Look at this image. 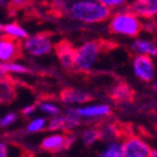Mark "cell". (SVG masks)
Masks as SVG:
<instances>
[{"mask_svg": "<svg viewBox=\"0 0 157 157\" xmlns=\"http://www.w3.org/2000/svg\"><path fill=\"white\" fill-rule=\"evenodd\" d=\"M102 42L101 40H88L81 47L75 49V58L74 65L78 71H89L96 63L101 50H102Z\"/></svg>", "mask_w": 157, "mask_h": 157, "instance_id": "3", "label": "cell"}, {"mask_svg": "<svg viewBox=\"0 0 157 157\" xmlns=\"http://www.w3.org/2000/svg\"><path fill=\"white\" fill-rule=\"evenodd\" d=\"M44 124H45V121L43 118L34 120L28 126V132H38V131H40V129L44 128Z\"/></svg>", "mask_w": 157, "mask_h": 157, "instance_id": "20", "label": "cell"}, {"mask_svg": "<svg viewBox=\"0 0 157 157\" xmlns=\"http://www.w3.org/2000/svg\"><path fill=\"white\" fill-rule=\"evenodd\" d=\"M128 10L143 19H152L157 17V0H133Z\"/></svg>", "mask_w": 157, "mask_h": 157, "instance_id": "11", "label": "cell"}, {"mask_svg": "<svg viewBox=\"0 0 157 157\" xmlns=\"http://www.w3.org/2000/svg\"><path fill=\"white\" fill-rule=\"evenodd\" d=\"M123 157H153L152 148L137 136L128 135L122 145Z\"/></svg>", "mask_w": 157, "mask_h": 157, "instance_id": "6", "label": "cell"}, {"mask_svg": "<svg viewBox=\"0 0 157 157\" xmlns=\"http://www.w3.org/2000/svg\"><path fill=\"white\" fill-rule=\"evenodd\" d=\"M59 98L64 103H87V102L93 101V97L90 94L82 92V90L71 88V87L62 89L59 93Z\"/></svg>", "mask_w": 157, "mask_h": 157, "instance_id": "12", "label": "cell"}, {"mask_svg": "<svg viewBox=\"0 0 157 157\" xmlns=\"http://www.w3.org/2000/svg\"><path fill=\"white\" fill-rule=\"evenodd\" d=\"M132 50L137 54H146L150 57H157V45L153 42L145 39H136L131 45Z\"/></svg>", "mask_w": 157, "mask_h": 157, "instance_id": "14", "label": "cell"}, {"mask_svg": "<svg viewBox=\"0 0 157 157\" xmlns=\"http://www.w3.org/2000/svg\"><path fill=\"white\" fill-rule=\"evenodd\" d=\"M3 29H4V24L0 23V33H3Z\"/></svg>", "mask_w": 157, "mask_h": 157, "instance_id": "29", "label": "cell"}, {"mask_svg": "<svg viewBox=\"0 0 157 157\" xmlns=\"http://www.w3.org/2000/svg\"><path fill=\"white\" fill-rule=\"evenodd\" d=\"M28 3V0H10V6L11 8H21Z\"/></svg>", "mask_w": 157, "mask_h": 157, "instance_id": "24", "label": "cell"}, {"mask_svg": "<svg viewBox=\"0 0 157 157\" xmlns=\"http://www.w3.org/2000/svg\"><path fill=\"white\" fill-rule=\"evenodd\" d=\"M54 52L62 64V67L65 69H75L74 58H75V48L73 44L65 39H62L54 45Z\"/></svg>", "mask_w": 157, "mask_h": 157, "instance_id": "9", "label": "cell"}, {"mask_svg": "<svg viewBox=\"0 0 157 157\" xmlns=\"http://www.w3.org/2000/svg\"><path fill=\"white\" fill-rule=\"evenodd\" d=\"M4 69H5L6 73H28L29 72L28 67L17 63L15 60L14 62H5L4 63Z\"/></svg>", "mask_w": 157, "mask_h": 157, "instance_id": "19", "label": "cell"}, {"mask_svg": "<svg viewBox=\"0 0 157 157\" xmlns=\"http://www.w3.org/2000/svg\"><path fill=\"white\" fill-rule=\"evenodd\" d=\"M133 72L142 82H150L155 77V63L150 56L137 54L133 58Z\"/></svg>", "mask_w": 157, "mask_h": 157, "instance_id": "8", "label": "cell"}, {"mask_svg": "<svg viewBox=\"0 0 157 157\" xmlns=\"http://www.w3.org/2000/svg\"><path fill=\"white\" fill-rule=\"evenodd\" d=\"M104 129L99 128V127H92V128H88L86 132L83 133V142L87 147L92 146L94 142L99 141V140H104Z\"/></svg>", "mask_w": 157, "mask_h": 157, "instance_id": "17", "label": "cell"}, {"mask_svg": "<svg viewBox=\"0 0 157 157\" xmlns=\"http://www.w3.org/2000/svg\"><path fill=\"white\" fill-rule=\"evenodd\" d=\"M75 138L68 135H52L45 137L42 143L40 148L49 153H59L63 151H67L72 147Z\"/></svg>", "mask_w": 157, "mask_h": 157, "instance_id": "7", "label": "cell"}, {"mask_svg": "<svg viewBox=\"0 0 157 157\" xmlns=\"http://www.w3.org/2000/svg\"><path fill=\"white\" fill-rule=\"evenodd\" d=\"M23 56V44L19 39L9 35H0V60L14 62Z\"/></svg>", "mask_w": 157, "mask_h": 157, "instance_id": "5", "label": "cell"}, {"mask_svg": "<svg viewBox=\"0 0 157 157\" xmlns=\"http://www.w3.org/2000/svg\"><path fill=\"white\" fill-rule=\"evenodd\" d=\"M108 30L114 35L135 38L143 30V24L135 13L131 10H123L112 15L108 23Z\"/></svg>", "mask_w": 157, "mask_h": 157, "instance_id": "2", "label": "cell"}, {"mask_svg": "<svg viewBox=\"0 0 157 157\" xmlns=\"http://www.w3.org/2000/svg\"><path fill=\"white\" fill-rule=\"evenodd\" d=\"M0 157H8V147L3 142H0Z\"/></svg>", "mask_w": 157, "mask_h": 157, "instance_id": "25", "label": "cell"}, {"mask_svg": "<svg viewBox=\"0 0 157 157\" xmlns=\"http://www.w3.org/2000/svg\"><path fill=\"white\" fill-rule=\"evenodd\" d=\"M3 33L5 35H9V36H13V38H15V39H24L25 38H28V32L25 30L20 24H18L17 21H11V23H8L4 25V29H3Z\"/></svg>", "mask_w": 157, "mask_h": 157, "instance_id": "16", "label": "cell"}, {"mask_svg": "<svg viewBox=\"0 0 157 157\" xmlns=\"http://www.w3.org/2000/svg\"><path fill=\"white\" fill-rule=\"evenodd\" d=\"M17 120V114L15 113H8L5 117H3L0 120V127H8L11 123H14Z\"/></svg>", "mask_w": 157, "mask_h": 157, "instance_id": "22", "label": "cell"}, {"mask_svg": "<svg viewBox=\"0 0 157 157\" xmlns=\"http://www.w3.org/2000/svg\"><path fill=\"white\" fill-rule=\"evenodd\" d=\"M17 98V88L14 81L8 74L6 77L0 79V103L10 104Z\"/></svg>", "mask_w": 157, "mask_h": 157, "instance_id": "13", "label": "cell"}, {"mask_svg": "<svg viewBox=\"0 0 157 157\" xmlns=\"http://www.w3.org/2000/svg\"><path fill=\"white\" fill-rule=\"evenodd\" d=\"M53 49V43H52L50 33L42 32L36 33L34 35H28V38L24 39L23 50L32 57H40L49 54Z\"/></svg>", "mask_w": 157, "mask_h": 157, "instance_id": "4", "label": "cell"}, {"mask_svg": "<svg viewBox=\"0 0 157 157\" xmlns=\"http://www.w3.org/2000/svg\"><path fill=\"white\" fill-rule=\"evenodd\" d=\"M8 74H9V73H6L5 69H4V62L0 60V79H2V78H4V77H6Z\"/></svg>", "mask_w": 157, "mask_h": 157, "instance_id": "27", "label": "cell"}, {"mask_svg": "<svg viewBox=\"0 0 157 157\" xmlns=\"http://www.w3.org/2000/svg\"><path fill=\"white\" fill-rule=\"evenodd\" d=\"M68 15L77 21L96 24L106 21L111 17V9L101 4L98 0H77L69 5Z\"/></svg>", "mask_w": 157, "mask_h": 157, "instance_id": "1", "label": "cell"}, {"mask_svg": "<svg viewBox=\"0 0 157 157\" xmlns=\"http://www.w3.org/2000/svg\"><path fill=\"white\" fill-rule=\"evenodd\" d=\"M152 156H153V157H157V150L152 151Z\"/></svg>", "mask_w": 157, "mask_h": 157, "instance_id": "30", "label": "cell"}, {"mask_svg": "<svg viewBox=\"0 0 157 157\" xmlns=\"http://www.w3.org/2000/svg\"><path fill=\"white\" fill-rule=\"evenodd\" d=\"M155 90H156V93H157V84L155 86Z\"/></svg>", "mask_w": 157, "mask_h": 157, "instance_id": "31", "label": "cell"}, {"mask_svg": "<svg viewBox=\"0 0 157 157\" xmlns=\"http://www.w3.org/2000/svg\"><path fill=\"white\" fill-rule=\"evenodd\" d=\"M75 112L79 116L84 117H97V116H109L112 113L111 107L106 104H99L94 107H87V108H78Z\"/></svg>", "mask_w": 157, "mask_h": 157, "instance_id": "15", "label": "cell"}, {"mask_svg": "<svg viewBox=\"0 0 157 157\" xmlns=\"http://www.w3.org/2000/svg\"><path fill=\"white\" fill-rule=\"evenodd\" d=\"M108 97L117 104L132 103L136 97V90L127 82L121 81L112 87V89L108 92Z\"/></svg>", "mask_w": 157, "mask_h": 157, "instance_id": "10", "label": "cell"}, {"mask_svg": "<svg viewBox=\"0 0 157 157\" xmlns=\"http://www.w3.org/2000/svg\"><path fill=\"white\" fill-rule=\"evenodd\" d=\"M99 157H123V151H122V146L118 143H112L107 147L106 151H103Z\"/></svg>", "mask_w": 157, "mask_h": 157, "instance_id": "18", "label": "cell"}, {"mask_svg": "<svg viewBox=\"0 0 157 157\" xmlns=\"http://www.w3.org/2000/svg\"><path fill=\"white\" fill-rule=\"evenodd\" d=\"M42 111L48 113V114H57L59 113V108L57 106H54V104H50V103H43L40 106Z\"/></svg>", "mask_w": 157, "mask_h": 157, "instance_id": "23", "label": "cell"}, {"mask_svg": "<svg viewBox=\"0 0 157 157\" xmlns=\"http://www.w3.org/2000/svg\"><path fill=\"white\" fill-rule=\"evenodd\" d=\"M155 128H156V132H157V123H156V126H155Z\"/></svg>", "mask_w": 157, "mask_h": 157, "instance_id": "32", "label": "cell"}, {"mask_svg": "<svg viewBox=\"0 0 157 157\" xmlns=\"http://www.w3.org/2000/svg\"><path fill=\"white\" fill-rule=\"evenodd\" d=\"M101 4H103L104 6H107L109 9H113V8H118V6H122L124 5L128 0H98Z\"/></svg>", "mask_w": 157, "mask_h": 157, "instance_id": "21", "label": "cell"}, {"mask_svg": "<svg viewBox=\"0 0 157 157\" xmlns=\"http://www.w3.org/2000/svg\"><path fill=\"white\" fill-rule=\"evenodd\" d=\"M6 4V0H0V6H3Z\"/></svg>", "mask_w": 157, "mask_h": 157, "instance_id": "28", "label": "cell"}, {"mask_svg": "<svg viewBox=\"0 0 157 157\" xmlns=\"http://www.w3.org/2000/svg\"><path fill=\"white\" fill-rule=\"evenodd\" d=\"M34 111H35V104H30V106H28L27 108H24V109L21 111V113L25 114V116H29V114L33 113Z\"/></svg>", "mask_w": 157, "mask_h": 157, "instance_id": "26", "label": "cell"}]
</instances>
